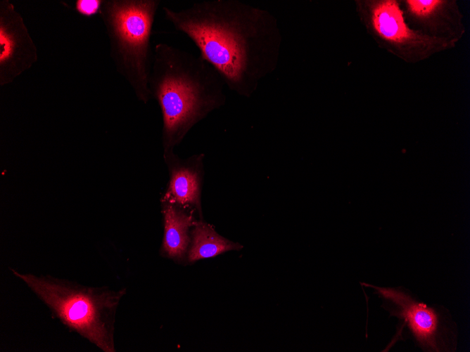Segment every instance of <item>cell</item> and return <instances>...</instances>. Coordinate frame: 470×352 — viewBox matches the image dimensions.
<instances>
[{"label":"cell","instance_id":"9","mask_svg":"<svg viewBox=\"0 0 470 352\" xmlns=\"http://www.w3.org/2000/svg\"><path fill=\"white\" fill-rule=\"evenodd\" d=\"M169 183L161 201L201 211V195L204 176V154L182 158L174 150L163 151Z\"/></svg>","mask_w":470,"mask_h":352},{"label":"cell","instance_id":"10","mask_svg":"<svg viewBox=\"0 0 470 352\" xmlns=\"http://www.w3.org/2000/svg\"><path fill=\"white\" fill-rule=\"evenodd\" d=\"M163 202L164 237L162 251L167 256L183 258L191 242L189 230L196 221L191 211L182 206Z\"/></svg>","mask_w":470,"mask_h":352},{"label":"cell","instance_id":"1","mask_svg":"<svg viewBox=\"0 0 470 352\" xmlns=\"http://www.w3.org/2000/svg\"><path fill=\"white\" fill-rule=\"evenodd\" d=\"M165 18L185 34L234 93L249 98L277 67L281 34L269 11L238 0L198 1Z\"/></svg>","mask_w":470,"mask_h":352},{"label":"cell","instance_id":"3","mask_svg":"<svg viewBox=\"0 0 470 352\" xmlns=\"http://www.w3.org/2000/svg\"><path fill=\"white\" fill-rule=\"evenodd\" d=\"M13 273L50 308L55 317L105 352H114V314L125 289L84 286L51 275Z\"/></svg>","mask_w":470,"mask_h":352},{"label":"cell","instance_id":"8","mask_svg":"<svg viewBox=\"0 0 470 352\" xmlns=\"http://www.w3.org/2000/svg\"><path fill=\"white\" fill-rule=\"evenodd\" d=\"M371 287L391 306L390 313L403 320L422 348L440 351L442 328L437 311L416 301L400 289Z\"/></svg>","mask_w":470,"mask_h":352},{"label":"cell","instance_id":"12","mask_svg":"<svg viewBox=\"0 0 470 352\" xmlns=\"http://www.w3.org/2000/svg\"><path fill=\"white\" fill-rule=\"evenodd\" d=\"M103 0H77L76 11L84 16H91L99 13Z\"/></svg>","mask_w":470,"mask_h":352},{"label":"cell","instance_id":"6","mask_svg":"<svg viewBox=\"0 0 470 352\" xmlns=\"http://www.w3.org/2000/svg\"><path fill=\"white\" fill-rule=\"evenodd\" d=\"M38 60L37 48L22 15L0 1V86L12 83Z\"/></svg>","mask_w":470,"mask_h":352},{"label":"cell","instance_id":"11","mask_svg":"<svg viewBox=\"0 0 470 352\" xmlns=\"http://www.w3.org/2000/svg\"><path fill=\"white\" fill-rule=\"evenodd\" d=\"M191 246L188 252L189 262L215 257L229 251L243 248L240 243L232 242L220 235L208 223L196 221L191 231Z\"/></svg>","mask_w":470,"mask_h":352},{"label":"cell","instance_id":"4","mask_svg":"<svg viewBox=\"0 0 470 352\" xmlns=\"http://www.w3.org/2000/svg\"><path fill=\"white\" fill-rule=\"evenodd\" d=\"M160 4L159 0H103L99 12L116 71L144 103L151 98L148 79L153 60L151 37Z\"/></svg>","mask_w":470,"mask_h":352},{"label":"cell","instance_id":"5","mask_svg":"<svg viewBox=\"0 0 470 352\" xmlns=\"http://www.w3.org/2000/svg\"><path fill=\"white\" fill-rule=\"evenodd\" d=\"M355 11L378 46L409 64L424 61L455 48L426 37L406 22L399 0H355Z\"/></svg>","mask_w":470,"mask_h":352},{"label":"cell","instance_id":"7","mask_svg":"<svg viewBox=\"0 0 470 352\" xmlns=\"http://www.w3.org/2000/svg\"><path fill=\"white\" fill-rule=\"evenodd\" d=\"M407 23L417 32L456 47L466 34L456 0H399Z\"/></svg>","mask_w":470,"mask_h":352},{"label":"cell","instance_id":"2","mask_svg":"<svg viewBox=\"0 0 470 352\" xmlns=\"http://www.w3.org/2000/svg\"><path fill=\"white\" fill-rule=\"evenodd\" d=\"M224 86L200 55L166 43L154 47L148 89L162 112L163 151L174 150L196 124L224 105Z\"/></svg>","mask_w":470,"mask_h":352}]
</instances>
